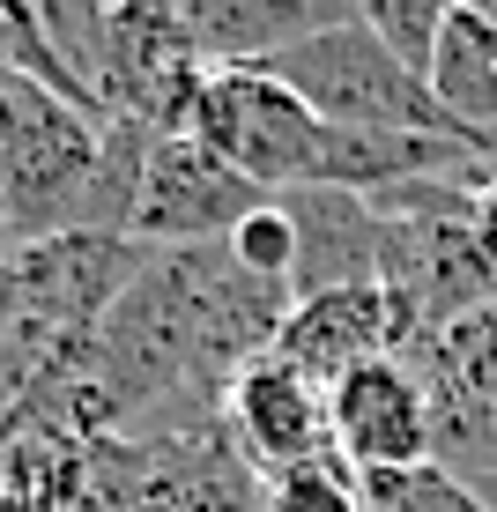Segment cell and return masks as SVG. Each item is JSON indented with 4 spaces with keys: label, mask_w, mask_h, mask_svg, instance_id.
Segmentation results:
<instances>
[{
    "label": "cell",
    "mask_w": 497,
    "mask_h": 512,
    "mask_svg": "<svg viewBox=\"0 0 497 512\" xmlns=\"http://www.w3.org/2000/svg\"><path fill=\"white\" fill-rule=\"evenodd\" d=\"M268 75L290 97H305V112L327 119V127H357V134H446V141H460L446 127V112L431 104V90H423L394 52L364 30V15H342V23L297 38L290 52H275V60H268ZM468 149H475V141H468Z\"/></svg>",
    "instance_id": "6da1fadb"
},
{
    "label": "cell",
    "mask_w": 497,
    "mask_h": 512,
    "mask_svg": "<svg viewBox=\"0 0 497 512\" xmlns=\"http://www.w3.org/2000/svg\"><path fill=\"white\" fill-rule=\"evenodd\" d=\"M186 134L201 141L216 164L253 179L268 201L319 186V149H327V119L305 112L268 67H216L186 112Z\"/></svg>",
    "instance_id": "7a4b0ae2"
},
{
    "label": "cell",
    "mask_w": 497,
    "mask_h": 512,
    "mask_svg": "<svg viewBox=\"0 0 497 512\" xmlns=\"http://www.w3.org/2000/svg\"><path fill=\"white\" fill-rule=\"evenodd\" d=\"M90 186H97V119L67 112L52 97H30L0 156V253H30L45 238L90 231Z\"/></svg>",
    "instance_id": "3957f363"
},
{
    "label": "cell",
    "mask_w": 497,
    "mask_h": 512,
    "mask_svg": "<svg viewBox=\"0 0 497 512\" xmlns=\"http://www.w3.org/2000/svg\"><path fill=\"white\" fill-rule=\"evenodd\" d=\"M268 201L253 179H238L230 164L201 149L193 134H156L149 171H141L127 238L141 253H193V245H223L253 208Z\"/></svg>",
    "instance_id": "277c9868"
},
{
    "label": "cell",
    "mask_w": 497,
    "mask_h": 512,
    "mask_svg": "<svg viewBox=\"0 0 497 512\" xmlns=\"http://www.w3.org/2000/svg\"><path fill=\"white\" fill-rule=\"evenodd\" d=\"M149 253L134 238H45L30 253H15V282H23V327L45 334V342H75V334H97L104 312L141 282Z\"/></svg>",
    "instance_id": "5b68a950"
},
{
    "label": "cell",
    "mask_w": 497,
    "mask_h": 512,
    "mask_svg": "<svg viewBox=\"0 0 497 512\" xmlns=\"http://www.w3.org/2000/svg\"><path fill=\"white\" fill-rule=\"evenodd\" d=\"M327 438L357 475H401L431 461V401L401 357L357 364L327 386Z\"/></svg>",
    "instance_id": "8992f818"
},
{
    "label": "cell",
    "mask_w": 497,
    "mask_h": 512,
    "mask_svg": "<svg viewBox=\"0 0 497 512\" xmlns=\"http://www.w3.org/2000/svg\"><path fill=\"white\" fill-rule=\"evenodd\" d=\"M223 423H230V453H238L260 483L282 475V468H297V461L334 453L327 394H319L305 372H290L282 357H253L223 386Z\"/></svg>",
    "instance_id": "52a82bcc"
},
{
    "label": "cell",
    "mask_w": 497,
    "mask_h": 512,
    "mask_svg": "<svg viewBox=\"0 0 497 512\" xmlns=\"http://www.w3.org/2000/svg\"><path fill=\"white\" fill-rule=\"evenodd\" d=\"M408 342H416L408 312L379 290V282H364V290H327V297L290 305V320H282L268 357H282L290 372H305L319 394H327V386L342 372H357V364L408 357Z\"/></svg>",
    "instance_id": "ba28073f"
},
{
    "label": "cell",
    "mask_w": 497,
    "mask_h": 512,
    "mask_svg": "<svg viewBox=\"0 0 497 512\" xmlns=\"http://www.w3.org/2000/svg\"><path fill=\"white\" fill-rule=\"evenodd\" d=\"M282 216L297 231V260H290V297H327V290H364L379 282V253H386V216L357 193L334 186H305L282 193Z\"/></svg>",
    "instance_id": "9c48e42d"
},
{
    "label": "cell",
    "mask_w": 497,
    "mask_h": 512,
    "mask_svg": "<svg viewBox=\"0 0 497 512\" xmlns=\"http://www.w3.org/2000/svg\"><path fill=\"white\" fill-rule=\"evenodd\" d=\"M186 52L216 75V67H268L275 52H290L297 38L342 23V0H171Z\"/></svg>",
    "instance_id": "30bf717a"
},
{
    "label": "cell",
    "mask_w": 497,
    "mask_h": 512,
    "mask_svg": "<svg viewBox=\"0 0 497 512\" xmlns=\"http://www.w3.org/2000/svg\"><path fill=\"white\" fill-rule=\"evenodd\" d=\"M423 90H431V104L446 112V127L460 141L497 156V15L490 8H446Z\"/></svg>",
    "instance_id": "8fae6325"
},
{
    "label": "cell",
    "mask_w": 497,
    "mask_h": 512,
    "mask_svg": "<svg viewBox=\"0 0 497 512\" xmlns=\"http://www.w3.org/2000/svg\"><path fill=\"white\" fill-rule=\"evenodd\" d=\"M0 75H15V82H30V90H45L52 104L97 119L90 90H82L75 67L60 60V45L45 38V23H38V8H30V0H0ZM97 127H104V119H97Z\"/></svg>",
    "instance_id": "7c38bea8"
},
{
    "label": "cell",
    "mask_w": 497,
    "mask_h": 512,
    "mask_svg": "<svg viewBox=\"0 0 497 512\" xmlns=\"http://www.w3.org/2000/svg\"><path fill=\"white\" fill-rule=\"evenodd\" d=\"M357 483H364V512H490L475 498V483H460L438 461L401 468V475H357Z\"/></svg>",
    "instance_id": "4fadbf2b"
},
{
    "label": "cell",
    "mask_w": 497,
    "mask_h": 512,
    "mask_svg": "<svg viewBox=\"0 0 497 512\" xmlns=\"http://www.w3.org/2000/svg\"><path fill=\"white\" fill-rule=\"evenodd\" d=\"M268 512H364V483L342 453H319L268 475Z\"/></svg>",
    "instance_id": "5bb4252c"
},
{
    "label": "cell",
    "mask_w": 497,
    "mask_h": 512,
    "mask_svg": "<svg viewBox=\"0 0 497 512\" xmlns=\"http://www.w3.org/2000/svg\"><path fill=\"white\" fill-rule=\"evenodd\" d=\"M364 30L379 38L408 75H431V52H438V30H446V0H364Z\"/></svg>",
    "instance_id": "9a60e30c"
},
{
    "label": "cell",
    "mask_w": 497,
    "mask_h": 512,
    "mask_svg": "<svg viewBox=\"0 0 497 512\" xmlns=\"http://www.w3.org/2000/svg\"><path fill=\"white\" fill-rule=\"evenodd\" d=\"M223 253L238 260L245 275H260V282H290V260H297V231H290V216H282V201H260L253 216H245L238 231L223 238Z\"/></svg>",
    "instance_id": "2e32d148"
},
{
    "label": "cell",
    "mask_w": 497,
    "mask_h": 512,
    "mask_svg": "<svg viewBox=\"0 0 497 512\" xmlns=\"http://www.w3.org/2000/svg\"><path fill=\"white\" fill-rule=\"evenodd\" d=\"M468 231H475V253H483V268L497 275V186L475 201V216H468Z\"/></svg>",
    "instance_id": "e0dca14e"
},
{
    "label": "cell",
    "mask_w": 497,
    "mask_h": 512,
    "mask_svg": "<svg viewBox=\"0 0 497 512\" xmlns=\"http://www.w3.org/2000/svg\"><path fill=\"white\" fill-rule=\"evenodd\" d=\"M23 334V282H15V260H0V342Z\"/></svg>",
    "instance_id": "ac0fdd59"
},
{
    "label": "cell",
    "mask_w": 497,
    "mask_h": 512,
    "mask_svg": "<svg viewBox=\"0 0 497 512\" xmlns=\"http://www.w3.org/2000/svg\"><path fill=\"white\" fill-rule=\"evenodd\" d=\"M475 498H483V505L497 512V475H483V483H475Z\"/></svg>",
    "instance_id": "d6986e66"
}]
</instances>
